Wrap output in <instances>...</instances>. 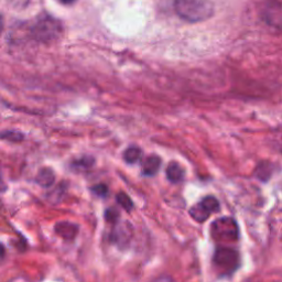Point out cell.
<instances>
[{
  "label": "cell",
  "mask_w": 282,
  "mask_h": 282,
  "mask_svg": "<svg viewBox=\"0 0 282 282\" xmlns=\"http://www.w3.org/2000/svg\"><path fill=\"white\" fill-rule=\"evenodd\" d=\"M161 158H159L158 156H150L145 158L142 161V164H141V172H142L143 176H156L159 172L160 168H161Z\"/></svg>",
  "instance_id": "ba28073f"
},
{
  "label": "cell",
  "mask_w": 282,
  "mask_h": 282,
  "mask_svg": "<svg viewBox=\"0 0 282 282\" xmlns=\"http://www.w3.org/2000/svg\"><path fill=\"white\" fill-rule=\"evenodd\" d=\"M151 282H176L173 280L171 277H168V276H160L158 278L153 279Z\"/></svg>",
  "instance_id": "d6986e66"
},
{
  "label": "cell",
  "mask_w": 282,
  "mask_h": 282,
  "mask_svg": "<svg viewBox=\"0 0 282 282\" xmlns=\"http://www.w3.org/2000/svg\"><path fill=\"white\" fill-rule=\"evenodd\" d=\"M59 1L63 4H70V3L75 2V0H59Z\"/></svg>",
  "instance_id": "ffe728a7"
},
{
  "label": "cell",
  "mask_w": 282,
  "mask_h": 282,
  "mask_svg": "<svg viewBox=\"0 0 282 282\" xmlns=\"http://www.w3.org/2000/svg\"><path fill=\"white\" fill-rule=\"evenodd\" d=\"M55 181V173L51 168H42L37 172L35 176V182L43 189H49V187L54 184Z\"/></svg>",
  "instance_id": "9c48e42d"
},
{
  "label": "cell",
  "mask_w": 282,
  "mask_h": 282,
  "mask_svg": "<svg viewBox=\"0 0 282 282\" xmlns=\"http://www.w3.org/2000/svg\"><path fill=\"white\" fill-rule=\"evenodd\" d=\"M1 138L3 140L10 141V142H20V141L25 139V136L16 130H7V131H3L1 135Z\"/></svg>",
  "instance_id": "9a60e30c"
},
{
  "label": "cell",
  "mask_w": 282,
  "mask_h": 282,
  "mask_svg": "<svg viewBox=\"0 0 282 282\" xmlns=\"http://www.w3.org/2000/svg\"><path fill=\"white\" fill-rule=\"evenodd\" d=\"M8 2L10 3L13 8L22 9V8H25L26 6H28V3H29V0H8Z\"/></svg>",
  "instance_id": "ac0fdd59"
},
{
  "label": "cell",
  "mask_w": 282,
  "mask_h": 282,
  "mask_svg": "<svg viewBox=\"0 0 282 282\" xmlns=\"http://www.w3.org/2000/svg\"><path fill=\"white\" fill-rule=\"evenodd\" d=\"M105 220L107 223L115 225L119 220V212L115 208H109L105 211Z\"/></svg>",
  "instance_id": "2e32d148"
},
{
  "label": "cell",
  "mask_w": 282,
  "mask_h": 282,
  "mask_svg": "<svg viewBox=\"0 0 282 282\" xmlns=\"http://www.w3.org/2000/svg\"><path fill=\"white\" fill-rule=\"evenodd\" d=\"M91 191L94 194L100 196V197H106L108 195V186L104 183H101V184H96L91 187Z\"/></svg>",
  "instance_id": "e0dca14e"
},
{
  "label": "cell",
  "mask_w": 282,
  "mask_h": 282,
  "mask_svg": "<svg viewBox=\"0 0 282 282\" xmlns=\"http://www.w3.org/2000/svg\"><path fill=\"white\" fill-rule=\"evenodd\" d=\"M211 236L218 243H235L239 238L238 225L233 217H220L211 225Z\"/></svg>",
  "instance_id": "3957f363"
},
{
  "label": "cell",
  "mask_w": 282,
  "mask_h": 282,
  "mask_svg": "<svg viewBox=\"0 0 282 282\" xmlns=\"http://www.w3.org/2000/svg\"><path fill=\"white\" fill-rule=\"evenodd\" d=\"M116 201L121 208H123L126 212H131L134 209V202L131 201L130 197L127 195L124 192H120L116 195Z\"/></svg>",
  "instance_id": "5bb4252c"
},
{
  "label": "cell",
  "mask_w": 282,
  "mask_h": 282,
  "mask_svg": "<svg viewBox=\"0 0 282 282\" xmlns=\"http://www.w3.org/2000/svg\"><path fill=\"white\" fill-rule=\"evenodd\" d=\"M239 253L235 249L219 247L215 250L213 264L220 275L229 276L234 274L239 267Z\"/></svg>",
  "instance_id": "277c9868"
},
{
  "label": "cell",
  "mask_w": 282,
  "mask_h": 282,
  "mask_svg": "<svg viewBox=\"0 0 282 282\" xmlns=\"http://www.w3.org/2000/svg\"><path fill=\"white\" fill-rule=\"evenodd\" d=\"M95 164V159H94L92 156H83L78 159L73 160L70 162V167L74 171L76 172H84V171H88L94 167Z\"/></svg>",
  "instance_id": "8fae6325"
},
{
  "label": "cell",
  "mask_w": 282,
  "mask_h": 282,
  "mask_svg": "<svg viewBox=\"0 0 282 282\" xmlns=\"http://www.w3.org/2000/svg\"><path fill=\"white\" fill-rule=\"evenodd\" d=\"M175 9L178 17L191 23L208 20L214 15L211 0H175Z\"/></svg>",
  "instance_id": "7a4b0ae2"
},
{
  "label": "cell",
  "mask_w": 282,
  "mask_h": 282,
  "mask_svg": "<svg viewBox=\"0 0 282 282\" xmlns=\"http://www.w3.org/2000/svg\"><path fill=\"white\" fill-rule=\"evenodd\" d=\"M220 210L218 200L215 196L208 195L199 203L192 206L190 209L191 217L199 223H204L211 214L217 213Z\"/></svg>",
  "instance_id": "5b68a950"
},
{
  "label": "cell",
  "mask_w": 282,
  "mask_h": 282,
  "mask_svg": "<svg viewBox=\"0 0 282 282\" xmlns=\"http://www.w3.org/2000/svg\"><path fill=\"white\" fill-rule=\"evenodd\" d=\"M78 226L70 222H60L54 226V232L65 241H73L78 234Z\"/></svg>",
  "instance_id": "52a82bcc"
},
{
  "label": "cell",
  "mask_w": 282,
  "mask_h": 282,
  "mask_svg": "<svg viewBox=\"0 0 282 282\" xmlns=\"http://www.w3.org/2000/svg\"><path fill=\"white\" fill-rule=\"evenodd\" d=\"M63 27L58 19L41 13L29 25V35L39 43H51L62 35Z\"/></svg>",
  "instance_id": "6da1fadb"
},
{
  "label": "cell",
  "mask_w": 282,
  "mask_h": 282,
  "mask_svg": "<svg viewBox=\"0 0 282 282\" xmlns=\"http://www.w3.org/2000/svg\"><path fill=\"white\" fill-rule=\"evenodd\" d=\"M167 177L171 183H180L184 178V170L180 163L172 161L167 168Z\"/></svg>",
  "instance_id": "30bf717a"
},
{
  "label": "cell",
  "mask_w": 282,
  "mask_h": 282,
  "mask_svg": "<svg viewBox=\"0 0 282 282\" xmlns=\"http://www.w3.org/2000/svg\"><path fill=\"white\" fill-rule=\"evenodd\" d=\"M123 158L126 163L135 164L139 162L142 158V150L138 147H129L124 151Z\"/></svg>",
  "instance_id": "4fadbf2b"
},
{
  "label": "cell",
  "mask_w": 282,
  "mask_h": 282,
  "mask_svg": "<svg viewBox=\"0 0 282 282\" xmlns=\"http://www.w3.org/2000/svg\"><path fill=\"white\" fill-rule=\"evenodd\" d=\"M115 228L111 233V242L119 248H126L130 244L134 236V228L129 222L117 223L114 225Z\"/></svg>",
  "instance_id": "8992f818"
},
{
  "label": "cell",
  "mask_w": 282,
  "mask_h": 282,
  "mask_svg": "<svg viewBox=\"0 0 282 282\" xmlns=\"http://www.w3.org/2000/svg\"><path fill=\"white\" fill-rule=\"evenodd\" d=\"M272 172H274V167L270 162H260L256 168L255 176L258 180L267 182L271 177Z\"/></svg>",
  "instance_id": "7c38bea8"
}]
</instances>
